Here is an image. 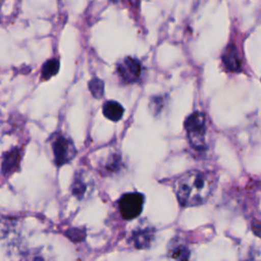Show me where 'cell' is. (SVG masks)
I'll return each mask as SVG.
<instances>
[{
    "label": "cell",
    "mask_w": 261,
    "mask_h": 261,
    "mask_svg": "<svg viewBox=\"0 0 261 261\" xmlns=\"http://www.w3.org/2000/svg\"><path fill=\"white\" fill-rule=\"evenodd\" d=\"M215 186L216 179L213 174L193 170L176 179L174 192L180 205L191 207L205 203L215 189Z\"/></svg>",
    "instance_id": "obj_1"
},
{
    "label": "cell",
    "mask_w": 261,
    "mask_h": 261,
    "mask_svg": "<svg viewBox=\"0 0 261 261\" xmlns=\"http://www.w3.org/2000/svg\"><path fill=\"white\" fill-rule=\"evenodd\" d=\"M188 140L193 149L206 150V118L202 112L192 113L185 121Z\"/></svg>",
    "instance_id": "obj_2"
},
{
    "label": "cell",
    "mask_w": 261,
    "mask_h": 261,
    "mask_svg": "<svg viewBox=\"0 0 261 261\" xmlns=\"http://www.w3.org/2000/svg\"><path fill=\"white\" fill-rule=\"evenodd\" d=\"M50 140L54 163L56 166L67 164L75 157L76 148L69 137L60 133H56L51 137Z\"/></svg>",
    "instance_id": "obj_3"
},
{
    "label": "cell",
    "mask_w": 261,
    "mask_h": 261,
    "mask_svg": "<svg viewBox=\"0 0 261 261\" xmlns=\"http://www.w3.org/2000/svg\"><path fill=\"white\" fill-rule=\"evenodd\" d=\"M116 71L120 80L126 84H134L141 80L143 74V65L135 57H124L116 65Z\"/></svg>",
    "instance_id": "obj_4"
},
{
    "label": "cell",
    "mask_w": 261,
    "mask_h": 261,
    "mask_svg": "<svg viewBox=\"0 0 261 261\" xmlns=\"http://www.w3.org/2000/svg\"><path fill=\"white\" fill-rule=\"evenodd\" d=\"M144 207V195L140 193L124 194L118 201V208L121 216L130 220L139 216Z\"/></svg>",
    "instance_id": "obj_5"
},
{
    "label": "cell",
    "mask_w": 261,
    "mask_h": 261,
    "mask_svg": "<svg viewBox=\"0 0 261 261\" xmlns=\"http://www.w3.org/2000/svg\"><path fill=\"white\" fill-rule=\"evenodd\" d=\"M22 159L21 149L18 147H12L8 151L4 152L1 156L0 171L4 177H8L20 168V162Z\"/></svg>",
    "instance_id": "obj_6"
},
{
    "label": "cell",
    "mask_w": 261,
    "mask_h": 261,
    "mask_svg": "<svg viewBox=\"0 0 261 261\" xmlns=\"http://www.w3.org/2000/svg\"><path fill=\"white\" fill-rule=\"evenodd\" d=\"M222 62H223L224 66L226 67V69H228L230 71H240L241 70L242 61H241L240 53H239L237 46L233 43H229L225 47V49L222 53Z\"/></svg>",
    "instance_id": "obj_7"
},
{
    "label": "cell",
    "mask_w": 261,
    "mask_h": 261,
    "mask_svg": "<svg viewBox=\"0 0 261 261\" xmlns=\"http://www.w3.org/2000/svg\"><path fill=\"white\" fill-rule=\"evenodd\" d=\"M153 238H154L153 229L148 227V228H144V229L134 231L133 234H132L130 240H132V243H133L135 248H137V249H146V248L150 247Z\"/></svg>",
    "instance_id": "obj_8"
},
{
    "label": "cell",
    "mask_w": 261,
    "mask_h": 261,
    "mask_svg": "<svg viewBox=\"0 0 261 261\" xmlns=\"http://www.w3.org/2000/svg\"><path fill=\"white\" fill-rule=\"evenodd\" d=\"M102 111L106 118L114 122L120 120L123 115V107L118 102L113 100L106 101L103 105Z\"/></svg>",
    "instance_id": "obj_9"
},
{
    "label": "cell",
    "mask_w": 261,
    "mask_h": 261,
    "mask_svg": "<svg viewBox=\"0 0 261 261\" xmlns=\"http://www.w3.org/2000/svg\"><path fill=\"white\" fill-rule=\"evenodd\" d=\"M71 194L77 199H83L88 190V185L85 180V175L83 171H77L72 179V184L70 187Z\"/></svg>",
    "instance_id": "obj_10"
},
{
    "label": "cell",
    "mask_w": 261,
    "mask_h": 261,
    "mask_svg": "<svg viewBox=\"0 0 261 261\" xmlns=\"http://www.w3.org/2000/svg\"><path fill=\"white\" fill-rule=\"evenodd\" d=\"M121 158L119 154H111L107 160L101 166V173L104 175H109L117 172L120 169Z\"/></svg>",
    "instance_id": "obj_11"
},
{
    "label": "cell",
    "mask_w": 261,
    "mask_h": 261,
    "mask_svg": "<svg viewBox=\"0 0 261 261\" xmlns=\"http://www.w3.org/2000/svg\"><path fill=\"white\" fill-rule=\"evenodd\" d=\"M59 66H60V63L57 58H51V59H48L46 62H44L41 68L42 80L47 81L52 76L56 75L57 72L59 71Z\"/></svg>",
    "instance_id": "obj_12"
},
{
    "label": "cell",
    "mask_w": 261,
    "mask_h": 261,
    "mask_svg": "<svg viewBox=\"0 0 261 261\" xmlns=\"http://www.w3.org/2000/svg\"><path fill=\"white\" fill-rule=\"evenodd\" d=\"M89 90L93 97L96 99H100L104 95V82L98 77H93L90 80L89 84Z\"/></svg>",
    "instance_id": "obj_13"
},
{
    "label": "cell",
    "mask_w": 261,
    "mask_h": 261,
    "mask_svg": "<svg viewBox=\"0 0 261 261\" xmlns=\"http://www.w3.org/2000/svg\"><path fill=\"white\" fill-rule=\"evenodd\" d=\"M169 255L173 259L187 260L190 258V251L186 246L176 244V246H173V248L169 251Z\"/></svg>",
    "instance_id": "obj_14"
},
{
    "label": "cell",
    "mask_w": 261,
    "mask_h": 261,
    "mask_svg": "<svg viewBox=\"0 0 261 261\" xmlns=\"http://www.w3.org/2000/svg\"><path fill=\"white\" fill-rule=\"evenodd\" d=\"M65 236L74 243H80L86 239V229L84 227H73L65 231Z\"/></svg>",
    "instance_id": "obj_15"
},
{
    "label": "cell",
    "mask_w": 261,
    "mask_h": 261,
    "mask_svg": "<svg viewBox=\"0 0 261 261\" xmlns=\"http://www.w3.org/2000/svg\"><path fill=\"white\" fill-rule=\"evenodd\" d=\"M165 97L163 96H154L150 100V108L153 114H158L165 107Z\"/></svg>",
    "instance_id": "obj_16"
}]
</instances>
